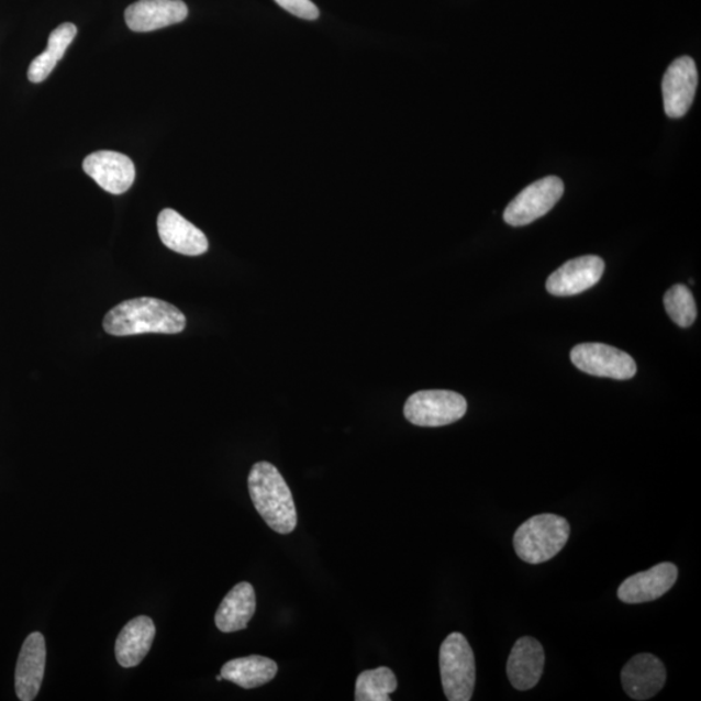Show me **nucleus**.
Wrapping results in <instances>:
<instances>
[{
	"instance_id": "2",
	"label": "nucleus",
	"mask_w": 701,
	"mask_h": 701,
	"mask_svg": "<svg viewBox=\"0 0 701 701\" xmlns=\"http://www.w3.org/2000/svg\"><path fill=\"white\" fill-rule=\"evenodd\" d=\"M248 491L257 513L278 534L296 531L298 514L291 490L274 464L256 463L249 471Z\"/></svg>"
},
{
	"instance_id": "8",
	"label": "nucleus",
	"mask_w": 701,
	"mask_h": 701,
	"mask_svg": "<svg viewBox=\"0 0 701 701\" xmlns=\"http://www.w3.org/2000/svg\"><path fill=\"white\" fill-rule=\"evenodd\" d=\"M698 68L690 56L678 57L663 78L664 111L670 119H681L691 109L698 88Z\"/></svg>"
},
{
	"instance_id": "1",
	"label": "nucleus",
	"mask_w": 701,
	"mask_h": 701,
	"mask_svg": "<svg viewBox=\"0 0 701 701\" xmlns=\"http://www.w3.org/2000/svg\"><path fill=\"white\" fill-rule=\"evenodd\" d=\"M186 326L185 314L156 298H135L113 307L105 314L103 327L114 337L138 334H178Z\"/></svg>"
},
{
	"instance_id": "7",
	"label": "nucleus",
	"mask_w": 701,
	"mask_h": 701,
	"mask_svg": "<svg viewBox=\"0 0 701 701\" xmlns=\"http://www.w3.org/2000/svg\"><path fill=\"white\" fill-rule=\"evenodd\" d=\"M571 363L585 374L625 381L636 375L633 357L603 343H582L570 353Z\"/></svg>"
},
{
	"instance_id": "10",
	"label": "nucleus",
	"mask_w": 701,
	"mask_h": 701,
	"mask_svg": "<svg viewBox=\"0 0 701 701\" xmlns=\"http://www.w3.org/2000/svg\"><path fill=\"white\" fill-rule=\"evenodd\" d=\"M82 168L100 188L113 196L124 194L135 180V167L131 157L120 153H92L84 160Z\"/></svg>"
},
{
	"instance_id": "17",
	"label": "nucleus",
	"mask_w": 701,
	"mask_h": 701,
	"mask_svg": "<svg viewBox=\"0 0 701 701\" xmlns=\"http://www.w3.org/2000/svg\"><path fill=\"white\" fill-rule=\"evenodd\" d=\"M155 634L156 627L152 619L138 616L129 621L114 646V654L121 667H137L152 649Z\"/></svg>"
},
{
	"instance_id": "20",
	"label": "nucleus",
	"mask_w": 701,
	"mask_h": 701,
	"mask_svg": "<svg viewBox=\"0 0 701 701\" xmlns=\"http://www.w3.org/2000/svg\"><path fill=\"white\" fill-rule=\"evenodd\" d=\"M77 34V27L74 24L66 23L57 26L49 34L47 48L32 62L27 70V78L34 84L45 81L52 75L56 64L60 62L66 54L70 43L74 42Z\"/></svg>"
},
{
	"instance_id": "22",
	"label": "nucleus",
	"mask_w": 701,
	"mask_h": 701,
	"mask_svg": "<svg viewBox=\"0 0 701 701\" xmlns=\"http://www.w3.org/2000/svg\"><path fill=\"white\" fill-rule=\"evenodd\" d=\"M665 310L675 324L689 327L696 323L698 311L692 292L685 285H675L664 297Z\"/></svg>"
},
{
	"instance_id": "3",
	"label": "nucleus",
	"mask_w": 701,
	"mask_h": 701,
	"mask_svg": "<svg viewBox=\"0 0 701 701\" xmlns=\"http://www.w3.org/2000/svg\"><path fill=\"white\" fill-rule=\"evenodd\" d=\"M570 535L569 522L557 514L545 513L528 519L513 536V546L522 561L546 563L560 553Z\"/></svg>"
},
{
	"instance_id": "15",
	"label": "nucleus",
	"mask_w": 701,
	"mask_h": 701,
	"mask_svg": "<svg viewBox=\"0 0 701 701\" xmlns=\"http://www.w3.org/2000/svg\"><path fill=\"white\" fill-rule=\"evenodd\" d=\"M157 231L164 245L171 252L199 256L209 252V240L194 224L175 210H164L157 218Z\"/></svg>"
},
{
	"instance_id": "13",
	"label": "nucleus",
	"mask_w": 701,
	"mask_h": 701,
	"mask_svg": "<svg viewBox=\"0 0 701 701\" xmlns=\"http://www.w3.org/2000/svg\"><path fill=\"white\" fill-rule=\"evenodd\" d=\"M621 682L632 699L648 700L663 690L667 682V670L659 657L639 654L622 669Z\"/></svg>"
},
{
	"instance_id": "12",
	"label": "nucleus",
	"mask_w": 701,
	"mask_h": 701,
	"mask_svg": "<svg viewBox=\"0 0 701 701\" xmlns=\"http://www.w3.org/2000/svg\"><path fill=\"white\" fill-rule=\"evenodd\" d=\"M46 642L45 636L35 632L27 636L21 647L14 674V688L21 701H32L37 698L45 677Z\"/></svg>"
},
{
	"instance_id": "21",
	"label": "nucleus",
	"mask_w": 701,
	"mask_h": 701,
	"mask_svg": "<svg viewBox=\"0 0 701 701\" xmlns=\"http://www.w3.org/2000/svg\"><path fill=\"white\" fill-rule=\"evenodd\" d=\"M398 688L392 670L386 667L365 670L357 677L355 688L356 701H390V693Z\"/></svg>"
},
{
	"instance_id": "23",
	"label": "nucleus",
	"mask_w": 701,
	"mask_h": 701,
	"mask_svg": "<svg viewBox=\"0 0 701 701\" xmlns=\"http://www.w3.org/2000/svg\"><path fill=\"white\" fill-rule=\"evenodd\" d=\"M275 2L299 19L316 20L320 16L316 4L311 0H275Z\"/></svg>"
},
{
	"instance_id": "4",
	"label": "nucleus",
	"mask_w": 701,
	"mask_h": 701,
	"mask_svg": "<svg viewBox=\"0 0 701 701\" xmlns=\"http://www.w3.org/2000/svg\"><path fill=\"white\" fill-rule=\"evenodd\" d=\"M439 668L443 691L449 701H469L476 686L474 649L460 633H453L442 643Z\"/></svg>"
},
{
	"instance_id": "18",
	"label": "nucleus",
	"mask_w": 701,
	"mask_h": 701,
	"mask_svg": "<svg viewBox=\"0 0 701 701\" xmlns=\"http://www.w3.org/2000/svg\"><path fill=\"white\" fill-rule=\"evenodd\" d=\"M256 611V596L252 583L241 582L221 602L214 622L220 632L245 631Z\"/></svg>"
},
{
	"instance_id": "24",
	"label": "nucleus",
	"mask_w": 701,
	"mask_h": 701,
	"mask_svg": "<svg viewBox=\"0 0 701 701\" xmlns=\"http://www.w3.org/2000/svg\"><path fill=\"white\" fill-rule=\"evenodd\" d=\"M216 679L220 682V681H223L224 678H223V676L220 675V676L216 677Z\"/></svg>"
},
{
	"instance_id": "14",
	"label": "nucleus",
	"mask_w": 701,
	"mask_h": 701,
	"mask_svg": "<svg viewBox=\"0 0 701 701\" xmlns=\"http://www.w3.org/2000/svg\"><path fill=\"white\" fill-rule=\"evenodd\" d=\"M188 13L182 0H138L127 7L125 21L133 32L146 33L182 23Z\"/></svg>"
},
{
	"instance_id": "11",
	"label": "nucleus",
	"mask_w": 701,
	"mask_h": 701,
	"mask_svg": "<svg viewBox=\"0 0 701 701\" xmlns=\"http://www.w3.org/2000/svg\"><path fill=\"white\" fill-rule=\"evenodd\" d=\"M678 568L671 563H661L646 571H641L621 583L617 596L626 604L653 602L674 588Z\"/></svg>"
},
{
	"instance_id": "19",
	"label": "nucleus",
	"mask_w": 701,
	"mask_h": 701,
	"mask_svg": "<svg viewBox=\"0 0 701 701\" xmlns=\"http://www.w3.org/2000/svg\"><path fill=\"white\" fill-rule=\"evenodd\" d=\"M276 661L264 656H247L227 661L221 668V676L242 689H256L271 681L277 675Z\"/></svg>"
},
{
	"instance_id": "9",
	"label": "nucleus",
	"mask_w": 701,
	"mask_h": 701,
	"mask_svg": "<svg viewBox=\"0 0 701 701\" xmlns=\"http://www.w3.org/2000/svg\"><path fill=\"white\" fill-rule=\"evenodd\" d=\"M605 264L599 256L576 257L548 277L546 289L554 297H574L596 286L603 277Z\"/></svg>"
},
{
	"instance_id": "6",
	"label": "nucleus",
	"mask_w": 701,
	"mask_h": 701,
	"mask_svg": "<svg viewBox=\"0 0 701 701\" xmlns=\"http://www.w3.org/2000/svg\"><path fill=\"white\" fill-rule=\"evenodd\" d=\"M564 194V182L559 177L542 178L526 189L507 205L504 221L511 226H525L534 223L550 210Z\"/></svg>"
},
{
	"instance_id": "16",
	"label": "nucleus",
	"mask_w": 701,
	"mask_h": 701,
	"mask_svg": "<svg viewBox=\"0 0 701 701\" xmlns=\"http://www.w3.org/2000/svg\"><path fill=\"white\" fill-rule=\"evenodd\" d=\"M545 649L532 636H524L513 646L507 664V676L513 688L532 690L541 681L545 669Z\"/></svg>"
},
{
	"instance_id": "5",
	"label": "nucleus",
	"mask_w": 701,
	"mask_h": 701,
	"mask_svg": "<svg viewBox=\"0 0 701 701\" xmlns=\"http://www.w3.org/2000/svg\"><path fill=\"white\" fill-rule=\"evenodd\" d=\"M467 400L460 393L448 390L414 392L404 405V416L411 424L439 427L454 424L467 413Z\"/></svg>"
}]
</instances>
